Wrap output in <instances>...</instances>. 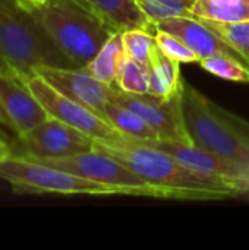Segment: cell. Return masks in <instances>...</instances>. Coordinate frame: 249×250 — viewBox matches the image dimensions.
<instances>
[{
  "label": "cell",
  "instance_id": "cell-19",
  "mask_svg": "<svg viewBox=\"0 0 249 250\" xmlns=\"http://www.w3.org/2000/svg\"><path fill=\"white\" fill-rule=\"evenodd\" d=\"M141 12L156 26L160 21L170 18L195 16L191 9L195 0H135Z\"/></svg>",
  "mask_w": 249,
  "mask_h": 250
},
{
  "label": "cell",
  "instance_id": "cell-6",
  "mask_svg": "<svg viewBox=\"0 0 249 250\" xmlns=\"http://www.w3.org/2000/svg\"><path fill=\"white\" fill-rule=\"evenodd\" d=\"M48 167L60 168L63 171L117 188L123 190L125 195L135 196H151V198H166L176 199V196L163 188H157L144 182L139 176L131 171L126 166L116 161L113 157L100 152L97 149L76 154L65 158H28Z\"/></svg>",
  "mask_w": 249,
  "mask_h": 250
},
{
  "label": "cell",
  "instance_id": "cell-1",
  "mask_svg": "<svg viewBox=\"0 0 249 250\" xmlns=\"http://www.w3.org/2000/svg\"><path fill=\"white\" fill-rule=\"evenodd\" d=\"M94 149L113 157L148 185L170 190L181 201H217L242 195L232 183L195 171L170 154L144 145L134 138L95 139Z\"/></svg>",
  "mask_w": 249,
  "mask_h": 250
},
{
  "label": "cell",
  "instance_id": "cell-9",
  "mask_svg": "<svg viewBox=\"0 0 249 250\" xmlns=\"http://www.w3.org/2000/svg\"><path fill=\"white\" fill-rule=\"evenodd\" d=\"M110 101L139 114L157 133L158 139L192 144L183 120L182 94L161 98L153 94H131L110 86Z\"/></svg>",
  "mask_w": 249,
  "mask_h": 250
},
{
  "label": "cell",
  "instance_id": "cell-7",
  "mask_svg": "<svg viewBox=\"0 0 249 250\" xmlns=\"http://www.w3.org/2000/svg\"><path fill=\"white\" fill-rule=\"evenodd\" d=\"M23 82L41 103V105L47 110L50 117L69 125L97 141H119L126 138L107 120L81 103L57 91L40 75H34Z\"/></svg>",
  "mask_w": 249,
  "mask_h": 250
},
{
  "label": "cell",
  "instance_id": "cell-4",
  "mask_svg": "<svg viewBox=\"0 0 249 250\" xmlns=\"http://www.w3.org/2000/svg\"><path fill=\"white\" fill-rule=\"evenodd\" d=\"M183 120L194 145L249 168V148L233 127L229 111L183 82Z\"/></svg>",
  "mask_w": 249,
  "mask_h": 250
},
{
  "label": "cell",
  "instance_id": "cell-15",
  "mask_svg": "<svg viewBox=\"0 0 249 250\" xmlns=\"http://www.w3.org/2000/svg\"><path fill=\"white\" fill-rule=\"evenodd\" d=\"M179 62L166 56L161 48L154 44L150 56V94L161 98H173L182 94L183 79L181 76Z\"/></svg>",
  "mask_w": 249,
  "mask_h": 250
},
{
  "label": "cell",
  "instance_id": "cell-14",
  "mask_svg": "<svg viewBox=\"0 0 249 250\" xmlns=\"http://www.w3.org/2000/svg\"><path fill=\"white\" fill-rule=\"evenodd\" d=\"M85 3L113 29L141 28L156 34V26L141 12L135 0H85Z\"/></svg>",
  "mask_w": 249,
  "mask_h": 250
},
{
  "label": "cell",
  "instance_id": "cell-21",
  "mask_svg": "<svg viewBox=\"0 0 249 250\" xmlns=\"http://www.w3.org/2000/svg\"><path fill=\"white\" fill-rule=\"evenodd\" d=\"M200 19L242 56V59L245 60L249 69V21L217 22V21H210V19H203V18Z\"/></svg>",
  "mask_w": 249,
  "mask_h": 250
},
{
  "label": "cell",
  "instance_id": "cell-11",
  "mask_svg": "<svg viewBox=\"0 0 249 250\" xmlns=\"http://www.w3.org/2000/svg\"><path fill=\"white\" fill-rule=\"evenodd\" d=\"M35 75L44 78L57 91L88 107L106 120V105L110 101V85L103 83L84 67L43 66Z\"/></svg>",
  "mask_w": 249,
  "mask_h": 250
},
{
  "label": "cell",
  "instance_id": "cell-2",
  "mask_svg": "<svg viewBox=\"0 0 249 250\" xmlns=\"http://www.w3.org/2000/svg\"><path fill=\"white\" fill-rule=\"evenodd\" d=\"M0 56L22 82L43 66L75 67L35 16L16 0H0Z\"/></svg>",
  "mask_w": 249,
  "mask_h": 250
},
{
  "label": "cell",
  "instance_id": "cell-5",
  "mask_svg": "<svg viewBox=\"0 0 249 250\" xmlns=\"http://www.w3.org/2000/svg\"><path fill=\"white\" fill-rule=\"evenodd\" d=\"M0 179L7 182L13 193H59V195H125L107 186L60 168L12 155L0 163Z\"/></svg>",
  "mask_w": 249,
  "mask_h": 250
},
{
  "label": "cell",
  "instance_id": "cell-13",
  "mask_svg": "<svg viewBox=\"0 0 249 250\" xmlns=\"http://www.w3.org/2000/svg\"><path fill=\"white\" fill-rule=\"evenodd\" d=\"M156 29H161V31H166V32L176 35L200 59L214 56V54H225V56L236 59L238 62H241L247 66L242 56L235 48H232L225 40H222L210 26H207L197 16L164 19L156 25Z\"/></svg>",
  "mask_w": 249,
  "mask_h": 250
},
{
  "label": "cell",
  "instance_id": "cell-20",
  "mask_svg": "<svg viewBox=\"0 0 249 250\" xmlns=\"http://www.w3.org/2000/svg\"><path fill=\"white\" fill-rule=\"evenodd\" d=\"M150 67L139 63L131 56H125L120 66L114 86L131 94H148L150 92Z\"/></svg>",
  "mask_w": 249,
  "mask_h": 250
},
{
  "label": "cell",
  "instance_id": "cell-16",
  "mask_svg": "<svg viewBox=\"0 0 249 250\" xmlns=\"http://www.w3.org/2000/svg\"><path fill=\"white\" fill-rule=\"evenodd\" d=\"M126 56L123 47V31H116L104 42L95 57L84 69L106 85L114 86L120 66Z\"/></svg>",
  "mask_w": 249,
  "mask_h": 250
},
{
  "label": "cell",
  "instance_id": "cell-25",
  "mask_svg": "<svg viewBox=\"0 0 249 250\" xmlns=\"http://www.w3.org/2000/svg\"><path fill=\"white\" fill-rule=\"evenodd\" d=\"M229 119L233 125V127L236 129V132L239 133V136L242 138V141L247 144V146L249 148V122L235 116L233 113L229 111Z\"/></svg>",
  "mask_w": 249,
  "mask_h": 250
},
{
  "label": "cell",
  "instance_id": "cell-12",
  "mask_svg": "<svg viewBox=\"0 0 249 250\" xmlns=\"http://www.w3.org/2000/svg\"><path fill=\"white\" fill-rule=\"evenodd\" d=\"M0 101L13 125L16 136L25 135L50 119L47 110L15 73L0 72Z\"/></svg>",
  "mask_w": 249,
  "mask_h": 250
},
{
  "label": "cell",
  "instance_id": "cell-24",
  "mask_svg": "<svg viewBox=\"0 0 249 250\" xmlns=\"http://www.w3.org/2000/svg\"><path fill=\"white\" fill-rule=\"evenodd\" d=\"M154 38H156L157 45L161 48V51L170 59L179 63H198L200 57L176 35L157 29L154 34Z\"/></svg>",
  "mask_w": 249,
  "mask_h": 250
},
{
  "label": "cell",
  "instance_id": "cell-23",
  "mask_svg": "<svg viewBox=\"0 0 249 250\" xmlns=\"http://www.w3.org/2000/svg\"><path fill=\"white\" fill-rule=\"evenodd\" d=\"M156 44L154 34L135 28V29H126L123 31V47L128 56L135 59L139 63L150 64V56L151 50Z\"/></svg>",
  "mask_w": 249,
  "mask_h": 250
},
{
  "label": "cell",
  "instance_id": "cell-22",
  "mask_svg": "<svg viewBox=\"0 0 249 250\" xmlns=\"http://www.w3.org/2000/svg\"><path fill=\"white\" fill-rule=\"evenodd\" d=\"M198 64L207 72L226 81L249 82V69L244 63L225 54H214L200 59Z\"/></svg>",
  "mask_w": 249,
  "mask_h": 250
},
{
  "label": "cell",
  "instance_id": "cell-28",
  "mask_svg": "<svg viewBox=\"0 0 249 250\" xmlns=\"http://www.w3.org/2000/svg\"><path fill=\"white\" fill-rule=\"evenodd\" d=\"M16 1H19L22 6H25V7H31V6H37V4H41V3H44L45 0H16Z\"/></svg>",
  "mask_w": 249,
  "mask_h": 250
},
{
  "label": "cell",
  "instance_id": "cell-29",
  "mask_svg": "<svg viewBox=\"0 0 249 250\" xmlns=\"http://www.w3.org/2000/svg\"><path fill=\"white\" fill-rule=\"evenodd\" d=\"M0 72H4V73H13V72L10 70V67L6 64V62L1 59V56H0Z\"/></svg>",
  "mask_w": 249,
  "mask_h": 250
},
{
  "label": "cell",
  "instance_id": "cell-17",
  "mask_svg": "<svg viewBox=\"0 0 249 250\" xmlns=\"http://www.w3.org/2000/svg\"><path fill=\"white\" fill-rule=\"evenodd\" d=\"M106 120L128 138L158 139L156 130L139 114L113 101H109L106 105Z\"/></svg>",
  "mask_w": 249,
  "mask_h": 250
},
{
  "label": "cell",
  "instance_id": "cell-27",
  "mask_svg": "<svg viewBox=\"0 0 249 250\" xmlns=\"http://www.w3.org/2000/svg\"><path fill=\"white\" fill-rule=\"evenodd\" d=\"M0 125L9 127V129L13 132V125H12V122H10L7 113H6V110H4V107H3V104H1V101H0Z\"/></svg>",
  "mask_w": 249,
  "mask_h": 250
},
{
  "label": "cell",
  "instance_id": "cell-18",
  "mask_svg": "<svg viewBox=\"0 0 249 250\" xmlns=\"http://www.w3.org/2000/svg\"><path fill=\"white\" fill-rule=\"evenodd\" d=\"M191 12L217 22L249 21V0H195Z\"/></svg>",
  "mask_w": 249,
  "mask_h": 250
},
{
  "label": "cell",
  "instance_id": "cell-3",
  "mask_svg": "<svg viewBox=\"0 0 249 250\" xmlns=\"http://www.w3.org/2000/svg\"><path fill=\"white\" fill-rule=\"evenodd\" d=\"M26 9L75 67L87 66L116 32L85 0H45Z\"/></svg>",
  "mask_w": 249,
  "mask_h": 250
},
{
  "label": "cell",
  "instance_id": "cell-26",
  "mask_svg": "<svg viewBox=\"0 0 249 250\" xmlns=\"http://www.w3.org/2000/svg\"><path fill=\"white\" fill-rule=\"evenodd\" d=\"M13 155V149L12 145H9L3 138H0V163L6 161L7 158H10Z\"/></svg>",
  "mask_w": 249,
  "mask_h": 250
},
{
  "label": "cell",
  "instance_id": "cell-10",
  "mask_svg": "<svg viewBox=\"0 0 249 250\" xmlns=\"http://www.w3.org/2000/svg\"><path fill=\"white\" fill-rule=\"evenodd\" d=\"M135 139V138H134ZM144 145L167 152L189 168L223 179L236 186L241 193H249V168L208 152L194 144H181L163 139H135Z\"/></svg>",
  "mask_w": 249,
  "mask_h": 250
},
{
  "label": "cell",
  "instance_id": "cell-8",
  "mask_svg": "<svg viewBox=\"0 0 249 250\" xmlns=\"http://www.w3.org/2000/svg\"><path fill=\"white\" fill-rule=\"evenodd\" d=\"M95 139L50 117L12 142L13 155L25 158H65L94 149Z\"/></svg>",
  "mask_w": 249,
  "mask_h": 250
}]
</instances>
